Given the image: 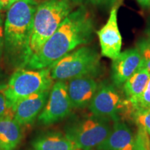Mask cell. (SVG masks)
<instances>
[{"instance_id": "cell-10", "label": "cell", "mask_w": 150, "mask_h": 150, "mask_svg": "<svg viewBox=\"0 0 150 150\" xmlns=\"http://www.w3.org/2000/svg\"><path fill=\"white\" fill-rule=\"evenodd\" d=\"M141 67V56L138 48L121 52L111 64V79L114 85L121 87L138 68Z\"/></svg>"}, {"instance_id": "cell-25", "label": "cell", "mask_w": 150, "mask_h": 150, "mask_svg": "<svg viewBox=\"0 0 150 150\" xmlns=\"http://www.w3.org/2000/svg\"><path fill=\"white\" fill-rule=\"evenodd\" d=\"M143 8H150V0H136Z\"/></svg>"}, {"instance_id": "cell-26", "label": "cell", "mask_w": 150, "mask_h": 150, "mask_svg": "<svg viewBox=\"0 0 150 150\" xmlns=\"http://www.w3.org/2000/svg\"><path fill=\"white\" fill-rule=\"evenodd\" d=\"M2 9H3V8H2V6H1V0H0V11L2 10Z\"/></svg>"}, {"instance_id": "cell-17", "label": "cell", "mask_w": 150, "mask_h": 150, "mask_svg": "<svg viewBox=\"0 0 150 150\" xmlns=\"http://www.w3.org/2000/svg\"><path fill=\"white\" fill-rule=\"evenodd\" d=\"M150 108V76L148 81L147 87L142 94V95L136 102L131 104L126 99L125 106L121 115L125 116V117L131 118L133 114L136 111L142 110L149 109Z\"/></svg>"}, {"instance_id": "cell-7", "label": "cell", "mask_w": 150, "mask_h": 150, "mask_svg": "<svg viewBox=\"0 0 150 150\" xmlns=\"http://www.w3.org/2000/svg\"><path fill=\"white\" fill-rule=\"evenodd\" d=\"M72 108L66 81H56L50 90L45 106L38 117V122L45 126L54 125L67 117Z\"/></svg>"}, {"instance_id": "cell-1", "label": "cell", "mask_w": 150, "mask_h": 150, "mask_svg": "<svg viewBox=\"0 0 150 150\" xmlns=\"http://www.w3.org/2000/svg\"><path fill=\"white\" fill-rule=\"evenodd\" d=\"M93 31V18L85 7L72 11L40 51L30 58L26 67L30 70L51 67L78 46L88 43Z\"/></svg>"}, {"instance_id": "cell-3", "label": "cell", "mask_w": 150, "mask_h": 150, "mask_svg": "<svg viewBox=\"0 0 150 150\" xmlns=\"http://www.w3.org/2000/svg\"><path fill=\"white\" fill-rule=\"evenodd\" d=\"M38 4L35 0L17 1L8 8L4 24V39L11 50L22 53L24 67L27 51Z\"/></svg>"}, {"instance_id": "cell-16", "label": "cell", "mask_w": 150, "mask_h": 150, "mask_svg": "<svg viewBox=\"0 0 150 150\" xmlns=\"http://www.w3.org/2000/svg\"><path fill=\"white\" fill-rule=\"evenodd\" d=\"M150 73L145 67H140L123 84L125 97L131 104L140 98L147 87Z\"/></svg>"}, {"instance_id": "cell-12", "label": "cell", "mask_w": 150, "mask_h": 150, "mask_svg": "<svg viewBox=\"0 0 150 150\" xmlns=\"http://www.w3.org/2000/svg\"><path fill=\"white\" fill-rule=\"evenodd\" d=\"M67 92L72 108H84L89 106L99 84L92 76H83L68 80Z\"/></svg>"}, {"instance_id": "cell-22", "label": "cell", "mask_w": 150, "mask_h": 150, "mask_svg": "<svg viewBox=\"0 0 150 150\" xmlns=\"http://www.w3.org/2000/svg\"><path fill=\"white\" fill-rule=\"evenodd\" d=\"M79 1H86V2L93 4L94 5L107 6L115 4L117 1V0H79Z\"/></svg>"}, {"instance_id": "cell-20", "label": "cell", "mask_w": 150, "mask_h": 150, "mask_svg": "<svg viewBox=\"0 0 150 150\" xmlns=\"http://www.w3.org/2000/svg\"><path fill=\"white\" fill-rule=\"evenodd\" d=\"M137 48L141 56V67H146L150 73V40L140 41Z\"/></svg>"}, {"instance_id": "cell-2", "label": "cell", "mask_w": 150, "mask_h": 150, "mask_svg": "<svg viewBox=\"0 0 150 150\" xmlns=\"http://www.w3.org/2000/svg\"><path fill=\"white\" fill-rule=\"evenodd\" d=\"M71 12L72 6L69 0H46L38 6L28 44L27 63L31 56L40 51Z\"/></svg>"}, {"instance_id": "cell-14", "label": "cell", "mask_w": 150, "mask_h": 150, "mask_svg": "<svg viewBox=\"0 0 150 150\" xmlns=\"http://www.w3.org/2000/svg\"><path fill=\"white\" fill-rule=\"evenodd\" d=\"M23 138L22 125L9 112L0 118V149L16 150Z\"/></svg>"}, {"instance_id": "cell-27", "label": "cell", "mask_w": 150, "mask_h": 150, "mask_svg": "<svg viewBox=\"0 0 150 150\" xmlns=\"http://www.w3.org/2000/svg\"><path fill=\"white\" fill-rule=\"evenodd\" d=\"M0 76H1V69H0ZM1 89H2V87H1V86L0 85V91H1Z\"/></svg>"}, {"instance_id": "cell-29", "label": "cell", "mask_w": 150, "mask_h": 150, "mask_svg": "<svg viewBox=\"0 0 150 150\" xmlns=\"http://www.w3.org/2000/svg\"><path fill=\"white\" fill-rule=\"evenodd\" d=\"M0 150H1V149H0Z\"/></svg>"}, {"instance_id": "cell-8", "label": "cell", "mask_w": 150, "mask_h": 150, "mask_svg": "<svg viewBox=\"0 0 150 150\" xmlns=\"http://www.w3.org/2000/svg\"><path fill=\"white\" fill-rule=\"evenodd\" d=\"M125 100L115 86L104 82L99 85L88 108L93 115L108 118L113 122L120 119L119 115L125 107Z\"/></svg>"}, {"instance_id": "cell-19", "label": "cell", "mask_w": 150, "mask_h": 150, "mask_svg": "<svg viewBox=\"0 0 150 150\" xmlns=\"http://www.w3.org/2000/svg\"><path fill=\"white\" fill-rule=\"evenodd\" d=\"M134 150H150V136L142 127H138L136 136Z\"/></svg>"}, {"instance_id": "cell-11", "label": "cell", "mask_w": 150, "mask_h": 150, "mask_svg": "<svg viewBox=\"0 0 150 150\" xmlns=\"http://www.w3.org/2000/svg\"><path fill=\"white\" fill-rule=\"evenodd\" d=\"M50 93L47 91L35 94L17 103L12 108L14 119L22 126L34 122L44 109Z\"/></svg>"}, {"instance_id": "cell-15", "label": "cell", "mask_w": 150, "mask_h": 150, "mask_svg": "<svg viewBox=\"0 0 150 150\" xmlns=\"http://www.w3.org/2000/svg\"><path fill=\"white\" fill-rule=\"evenodd\" d=\"M33 150H79L65 134L48 132L39 135L31 142Z\"/></svg>"}, {"instance_id": "cell-24", "label": "cell", "mask_w": 150, "mask_h": 150, "mask_svg": "<svg viewBox=\"0 0 150 150\" xmlns=\"http://www.w3.org/2000/svg\"><path fill=\"white\" fill-rule=\"evenodd\" d=\"M22 1V0H1V6H2L3 9L8 8L11 5L13 4L14 3L17 2V1Z\"/></svg>"}, {"instance_id": "cell-13", "label": "cell", "mask_w": 150, "mask_h": 150, "mask_svg": "<svg viewBox=\"0 0 150 150\" xmlns=\"http://www.w3.org/2000/svg\"><path fill=\"white\" fill-rule=\"evenodd\" d=\"M135 136L131 129L120 119L113 121L111 131L97 150H134Z\"/></svg>"}, {"instance_id": "cell-5", "label": "cell", "mask_w": 150, "mask_h": 150, "mask_svg": "<svg viewBox=\"0 0 150 150\" xmlns=\"http://www.w3.org/2000/svg\"><path fill=\"white\" fill-rule=\"evenodd\" d=\"M54 83L51 67L41 70L20 68L11 75L1 93L4 95L8 108L12 110L17 103L26 97L50 91Z\"/></svg>"}, {"instance_id": "cell-18", "label": "cell", "mask_w": 150, "mask_h": 150, "mask_svg": "<svg viewBox=\"0 0 150 150\" xmlns=\"http://www.w3.org/2000/svg\"><path fill=\"white\" fill-rule=\"evenodd\" d=\"M138 127L143 128L150 136V108L136 111L131 116Z\"/></svg>"}, {"instance_id": "cell-21", "label": "cell", "mask_w": 150, "mask_h": 150, "mask_svg": "<svg viewBox=\"0 0 150 150\" xmlns=\"http://www.w3.org/2000/svg\"><path fill=\"white\" fill-rule=\"evenodd\" d=\"M9 112L13 113V110L8 108L4 95H3L2 93L0 92V118L9 113Z\"/></svg>"}, {"instance_id": "cell-6", "label": "cell", "mask_w": 150, "mask_h": 150, "mask_svg": "<svg viewBox=\"0 0 150 150\" xmlns=\"http://www.w3.org/2000/svg\"><path fill=\"white\" fill-rule=\"evenodd\" d=\"M100 56L89 47H81L67 54L51 67L54 81H66L72 79L92 76L100 71Z\"/></svg>"}, {"instance_id": "cell-4", "label": "cell", "mask_w": 150, "mask_h": 150, "mask_svg": "<svg viewBox=\"0 0 150 150\" xmlns=\"http://www.w3.org/2000/svg\"><path fill=\"white\" fill-rule=\"evenodd\" d=\"M111 120L91 113L73 116L64 127L65 136L79 150L97 149L111 131Z\"/></svg>"}, {"instance_id": "cell-23", "label": "cell", "mask_w": 150, "mask_h": 150, "mask_svg": "<svg viewBox=\"0 0 150 150\" xmlns=\"http://www.w3.org/2000/svg\"><path fill=\"white\" fill-rule=\"evenodd\" d=\"M4 42V27L3 25V19L0 15V56L2 54Z\"/></svg>"}, {"instance_id": "cell-28", "label": "cell", "mask_w": 150, "mask_h": 150, "mask_svg": "<svg viewBox=\"0 0 150 150\" xmlns=\"http://www.w3.org/2000/svg\"><path fill=\"white\" fill-rule=\"evenodd\" d=\"M149 34H150V33H149ZM149 40H150V36H149Z\"/></svg>"}, {"instance_id": "cell-9", "label": "cell", "mask_w": 150, "mask_h": 150, "mask_svg": "<svg viewBox=\"0 0 150 150\" xmlns=\"http://www.w3.org/2000/svg\"><path fill=\"white\" fill-rule=\"evenodd\" d=\"M118 6H114L109 17L102 29L97 31L101 46L102 55L114 60L121 53L122 38L117 24Z\"/></svg>"}]
</instances>
